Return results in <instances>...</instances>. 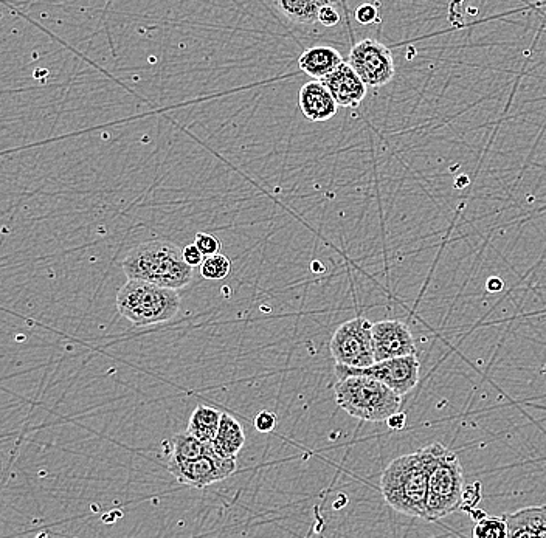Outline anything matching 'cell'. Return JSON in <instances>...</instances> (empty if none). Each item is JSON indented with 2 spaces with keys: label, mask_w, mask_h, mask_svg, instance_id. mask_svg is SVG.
Instances as JSON below:
<instances>
[{
  "label": "cell",
  "mask_w": 546,
  "mask_h": 538,
  "mask_svg": "<svg viewBox=\"0 0 546 538\" xmlns=\"http://www.w3.org/2000/svg\"><path fill=\"white\" fill-rule=\"evenodd\" d=\"M381 490L394 511L426 520L429 467L422 449L394 459L382 473Z\"/></svg>",
  "instance_id": "1"
},
{
  "label": "cell",
  "mask_w": 546,
  "mask_h": 538,
  "mask_svg": "<svg viewBox=\"0 0 546 538\" xmlns=\"http://www.w3.org/2000/svg\"><path fill=\"white\" fill-rule=\"evenodd\" d=\"M121 266L132 280L149 281L177 290L190 284L194 269L185 261L184 250L163 241L137 245L126 255Z\"/></svg>",
  "instance_id": "2"
},
{
  "label": "cell",
  "mask_w": 546,
  "mask_h": 538,
  "mask_svg": "<svg viewBox=\"0 0 546 538\" xmlns=\"http://www.w3.org/2000/svg\"><path fill=\"white\" fill-rule=\"evenodd\" d=\"M429 467V500L427 521H438L460 511L463 503V466L452 450L443 444H432L422 449Z\"/></svg>",
  "instance_id": "3"
},
{
  "label": "cell",
  "mask_w": 546,
  "mask_h": 538,
  "mask_svg": "<svg viewBox=\"0 0 546 538\" xmlns=\"http://www.w3.org/2000/svg\"><path fill=\"white\" fill-rule=\"evenodd\" d=\"M336 402L353 418L367 422H387L402 407V396L381 380L370 376L339 379Z\"/></svg>",
  "instance_id": "4"
},
{
  "label": "cell",
  "mask_w": 546,
  "mask_h": 538,
  "mask_svg": "<svg viewBox=\"0 0 546 538\" xmlns=\"http://www.w3.org/2000/svg\"><path fill=\"white\" fill-rule=\"evenodd\" d=\"M180 304L182 300L177 289L132 278L121 286L117 294V309L121 317L139 328L170 321L179 314Z\"/></svg>",
  "instance_id": "5"
},
{
  "label": "cell",
  "mask_w": 546,
  "mask_h": 538,
  "mask_svg": "<svg viewBox=\"0 0 546 538\" xmlns=\"http://www.w3.org/2000/svg\"><path fill=\"white\" fill-rule=\"evenodd\" d=\"M329 348L336 363L353 368H368L376 363L373 323L365 317L346 321L332 335Z\"/></svg>",
  "instance_id": "6"
},
{
  "label": "cell",
  "mask_w": 546,
  "mask_h": 538,
  "mask_svg": "<svg viewBox=\"0 0 546 538\" xmlns=\"http://www.w3.org/2000/svg\"><path fill=\"white\" fill-rule=\"evenodd\" d=\"M168 470L179 481L194 489H205L211 484L224 481L236 470V458H224L208 442L204 455L197 459H177L171 456Z\"/></svg>",
  "instance_id": "7"
},
{
  "label": "cell",
  "mask_w": 546,
  "mask_h": 538,
  "mask_svg": "<svg viewBox=\"0 0 546 538\" xmlns=\"http://www.w3.org/2000/svg\"><path fill=\"white\" fill-rule=\"evenodd\" d=\"M336 376L345 379L350 376H370L381 380L396 393H410L418 385L419 360L416 354L413 356L394 357V359L381 360L373 363L368 368H353V366L336 365Z\"/></svg>",
  "instance_id": "8"
},
{
  "label": "cell",
  "mask_w": 546,
  "mask_h": 538,
  "mask_svg": "<svg viewBox=\"0 0 546 538\" xmlns=\"http://www.w3.org/2000/svg\"><path fill=\"white\" fill-rule=\"evenodd\" d=\"M348 63L359 73L363 83L374 89L390 83L396 73L390 49L376 39L357 42L351 49Z\"/></svg>",
  "instance_id": "9"
},
{
  "label": "cell",
  "mask_w": 546,
  "mask_h": 538,
  "mask_svg": "<svg viewBox=\"0 0 546 538\" xmlns=\"http://www.w3.org/2000/svg\"><path fill=\"white\" fill-rule=\"evenodd\" d=\"M373 343L376 362L416 354L412 331L399 320L373 323Z\"/></svg>",
  "instance_id": "10"
},
{
  "label": "cell",
  "mask_w": 546,
  "mask_h": 538,
  "mask_svg": "<svg viewBox=\"0 0 546 538\" xmlns=\"http://www.w3.org/2000/svg\"><path fill=\"white\" fill-rule=\"evenodd\" d=\"M320 81L331 90L339 106L357 107L367 97L368 86L350 63L340 64Z\"/></svg>",
  "instance_id": "11"
},
{
  "label": "cell",
  "mask_w": 546,
  "mask_h": 538,
  "mask_svg": "<svg viewBox=\"0 0 546 538\" xmlns=\"http://www.w3.org/2000/svg\"><path fill=\"white\" fill-rule=\"evenodd\" d=\"M301 112L309 121H328L336 117L339 104L322 81H309L298 94Z\"/></svg>",
  "instance_id": "12"
},
{
  "label": "cell",
  "mask_w": 546,
  "mask_h": 538,
  "mask_svg": "<svg viewBox=\"0 0 546 538\" xmlns=\"http://www.w3.org/2000/svg\"><path fill=\"white\" fill-rule=\"evenodd\" d=\"M509 538H546V504L505 514Z\"/></svg>",
  "instance_id": "13"
},
{
  "label": "cell",
  "mask_w": 546,
  "mask_h": 538,
  "mask_svg": "<svg viewBox=\"0 0 546 538\" xmlns=\"http://www.w3.org/2000/svg\"><path fill=\"white\" fill-rule=\"evenodd\" d=\"M343 63L342 55L332 47H312L303 52L298 58L300 70L311 76L314 80H322L326 75L336 70Z\"/></svg>",
  "instance_id": "14"
},
{
  "label": "cell",
  "mask_w": 546,
  "mask_h": 538,
  "mask_svg": "<svg viewBox=\"0 0 546 538\" xmlns=\"http://www.w3.org/2000/svg\"><path fill=\"white\" fill-rule=\"evenodd\" d=\"M211 444L224 458H236L246 444V435L236 419H233L230 414L222 413L221 425Z\"/></svg>",
  "instance_id": "15"
},
{
  "label": "cell",
  "mask_w": 546,
  "mask_h": 538,
  "mask_svg": "<svg viewBox=\"0 0 546 538\" xmlns=\"http://www.w3.org/2000/svg\"><path fill=\"white\" fill-rule=\"evenodd\" d=\"M283 16L295 24L311 25L318 22V14L331 0H273Z\"/></svg>",
  "instance_id": "16"
},
{
  "label": "cell",
  "mask_w": 546,
  "mask_h": 538,
  "mask_svg": "<svg viewBox=\"0 0 546 538\" xmlns=\"http://www.w3.org/2000/svg\"><path fill=\"white\" fill-rule=\"evenodd\" d=\"M222 413L207 405H197L188 424L187 432L204 442H211L218 433Z\"/></svg>",
  "instance_id": "17"
},
{
  "label": "cell",
  "mask_w": 546,
  "mask_h": 538,
  "mask_svg": "<svg viewBox=\"0 0 546 538\" xmlns=\"http://www.w3.org/2000/svg\"><path fill=\"white\" fill-rule=\"evenodd\" d=\"M208 442L197 439L190 432L179 433L173 438V458L197 459L204 455Z\"/></svg>",
  "instance_id": "18"
},
{
  "label": "cell",
  "mask_w": 546,
  "mask_h": 538,
  "mask_svg": "<svg viewBox=\"0 0 546 538\" xmlns=\"http://www.w3.org/2000/svg\"><path fill=\"white\" fill-rule=\"evenodd\" d=\"M474 537L477 538H506L508 537V523L505 517L484 515L481 520L475 521Z\"/></svg>",
  "instance_id": "19"
},
{
  "label": "cell",
  "mask_w": 546,
  "mask_h": 538,
  "mask_svg": "<svg viewBox=\"0 0 546 538\" xmlns=\"http://www.w3.org/2000/svg\"><path fill=\"white\" fill-rule=\"evenodd\" d=\"M230 270H232L230 259L221 253L205 256L201 264V275L205 280H225L229 276Z\"/></svg>",
  "instance_id": "20"
},
{
  "label": "cell",
  "mask_w": 546,
  "mask_h": 538,
  "mask_svg": "<svg viewBox=\"0 0 546 538\" xmlns=\"http://www.w3.org/2000/svg\"><path fill=\"white\" fill-rule=\"evenodd\" d=\"M481 501V484L475 483L470 484L464 489L463 492V503H461V511L467 512L469 514L472 509L477 507V504Z\"/></svg>",
  "instance_id": "21"
},
{
  "label": "cell",
  "mask_w": 546,
  "mask_h": 538,
  "mask_svg": "<svg viewBox=\"0 0 546 538\" xmlns=\"http://www.w3.org/2000/svg\"><path fill=\"white\" fill-rule=\"evenodd\" d=\"M196 245L204 253V256L216 255L221 252V242L216 236L208 235V233H197Z\"/></svg>",
  "instance_id": "22"
},
{
  "label": "cell",
  "mask_w": 546,
  "mask_h": 538,
  "mask_svg": "<svg viewBox=\"0 0 546 538\" xmlns=\"http://www.w3.org/2000/svg\"><path fill=\"white\" fill-rule=\"evenodd\" d=\"M255 427L261 433L272 432L273 428L277 427V416L270 411H260L256 414Z\"/></svg>",
  "instance_id": "23"
},
{
  "label": "cell",
  "mask_w": 546,
  "mask_h": 538,
  "mask_svg": "<svg viewBox=\"0 0 546 538\" xmlns=\"http://www.w3.org/2000/svg\"><path fill=\"white\" fill-rule=\"evenodd\" d=\"M318 22H320L323 27H336L340 22L339 11L332 7V4L325 5V7L320 10V14H318Z\"/></svg>",
  "instance_id": "24"
},
{
  "label": "cell",
  "mask_w": 546,
  "mask_h": 538,
  "mask_svg": "<svg viewBox=\"0 0 546 538\" xmlns=\"http://www.w3.org/2000/svg\"><path fill=\"white\" fill-rule=\"evenodd\" d=\"M357 22L363 25L374 24L377 21V7L373 4L360 5L356 10Z\"/></svg>",
  "instance_id": "25"
},
{
  "label": "cell",
  "mask_w": 546,
  "mask_h": 538,
  "mask_svg": "<svg viewBox=\"0 0 546 538\" xmlns=\"http://www.w3.org/2000/svg\"><path fill=\"white\" fill-rule=\"evenodd\" d=\"M184 258L191 267L201 266L204 261V253L196 244L187 245L184 249Z\"/></svg>",
  "instance_id": "26"
},
{
  "label": "cell",
  "mask_w": 546,
  "mask_h": 538,
  "mask_svg": "<svg viewBox=\"0 0 546 538\" xmlns=\"http://www.w3.org/2000/svg\"><path fill=\"white\" fill-rule=\"evenodd\" d=\"M387 424L391 430H402V428L405 427V424H407V416L398 411V413H394L393 416H390V418L387 419Z\"/></svg>",
  "instance_id": "27"
},
{
  "label": "cell",
  "mask_w": 546,
  "mask_h": 538,
  "mask_svg": "<svg viewBox=\"0 0 546 538\" xmlns=\"http://www.w3.org/2000/svg\"><path fill=\"white\" fill-rule=\"evenodd\" d=\"M502 287V281L498 280V278H495V276L488 281V289L491 290V292H498V290L502 289Z\"/></svg>",
  "instance_id": "28"
},
{
  "label": "cell",
  "mask_w": 546,
  "mask_h": 538,
  "mask_svg": "<svg viewBox=\"0 0 546 538\" xmlns=\"http://www.w3.org/2000/svg\"><path fill=\"white\" fill-rule=\"evenodd\" d=\"M469 515L470 517L474 518V521H478L481 520L484 515H486V512H483L481 509H477V507H475V509H472V511L469 512Z\"/></svg>",
  "instance_id": "29"
},
{
  "label": "cell",
  "mask_w": 546,
  "mask_h": 538,
  "mask_svg": "<svg viewBox=\"0 0 546 538\" xmlns=\"http://www.w3.org/2000/svg\"><path fill=\"white\" fill-rule=\"evenodd\" d=\"M337 2H342V0H331V4H337Z\"/></svg>",
  "instance_id": "30"
}]
</instances>
